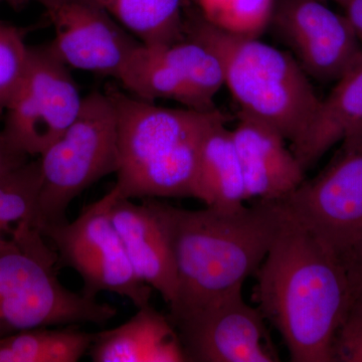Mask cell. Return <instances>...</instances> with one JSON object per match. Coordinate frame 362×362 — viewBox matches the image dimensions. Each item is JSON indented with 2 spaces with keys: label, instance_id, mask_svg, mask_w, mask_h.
<instances>
[{
  "label": "cell",
  "instance_id": "obj_22",
  "mask_svg": "<svg viewBox=\"0 0 362 362\" xmlns=\"http://www.w3.org/2000/svg\"><path fill=\"white\" fill-rule=\"evenodd\" d=\"M40 160L28 161L0 177V235L21 221L32 223L40 187Z\"/></svg>",
  "mask_w": 362,
  "mask_h": 362
},
{
  "label": "cell",
  "instance_id": "obj_28",
  "mask_svg": "<svg viewBox=\"0 0 362 362\" xmlns=\"http://www.w3.org/2000/svg\"><path fill=\"white\" fill-rule=\"evenodd\" d=\"M40 1V0H0V6L7 4V6L16 7V8H20L26 4H32V2L39 4Z\"/></svg>",
  "mask_w": 362,
  "mask_h": 362
},
{
  "label": "cell",
  "instance_id": "obj_1",
  "mask_svg": "<svg viewBox=\"0 0 362 362\" xmlns=\"http://www.w3.org/2000/svg\"><path fill=\"white\" fill-rule=\"evenodd\" d=\"M255 276V301L291 361L335 362V339L354 303L342 267L288 216Z\"/></svg>",
  "mask_w": 362,
  "mask_h": 362
},
{
  "label": "cell",
  "instance_id": "obj_11",
  "mask_svg": "<svg viewBox=\"0 0 362 362\" xmlns=\"http://www.w3.org/2000/svg\"><path fill=\"white\" fill-rule=\"evenodd\" d=\"M170 319L188 361H280L258 307L245 301L243 289Z\"/></svg>",
  "mask_w": 362,
  "mask_h": 362
},
{
  "label": "cell",
  "instance_id": "obj_25",
  "mask_svg": "<svg viewBox=\"0 0 362 362\" xmlns=\"http://www.w3.org/2000/svg\"><path fill=\"white\" fill-rule=\"evenodd\" d=\"M28 154L21 151L7 139L4 131L0 130V177L13 173L28 162Z\"/></svg>",
  "mask_w": 362,
  "mask_h": 362
},
{
  "label": "cell",
  "instance_id": "obj_24",
  "mask_svg": "<svg viewBox=\"0 0 362 362\" xmlns=\"http://www.w3.org/2000/svg\"><path fill=\"white\" fill-rule=\"evenodd\" d=\"M334 361L362 362V305L351 307L338 331Z\"/></svg>",
  "mask_w": 362,
  "mask_h": 362
},
{
  "label": "cell",
  "instance_id": "obj_2",
  "mask_svg": "<svg viewBox=\"0 0 362 362\" xmlns=\"http://www.w3.org/2000/svg\"><path fill=\"white\" fill-rule=\"evenodd\" d=\"M177 288L169 318L197 310L242 290L284 230L280 202L257 201L237 209H180L163 202Z\"/></svg>",
  "mask_w": 362,
  "mask_h": 362
},
{
  "label": "cell",
  "instance_id": "obj_21",
  "mask_svg": "<svg viewBox=\"0 0 362 362\" xmlns=\"http://www.w3.org/2000/svg\"><path fill=\"white\" fill-rule=\"evenodd\" d=\"M202 16L221 30L258 37L270 23L275 0H197Z\"/></svg>",
  "mask_w": 362,
  "mask_h": 362
},
{
  "label": "cell",
  "instance_id": "obj_29",
  "mask_svg": "<svg viewBox=\"0 0 362 362\" xmlns=\"http://www.w3.org/2000/svg\"><path fill=\"white\" fill-rule=\"evenodd\" d=\"M324 1H326V0H324ZM332 1H334V0H332Z\"/></svg>",
  "mask_w": 362,
  "mask_h": 362
},
{
  "label": "cell",
  "instance_id": "obj_5",
  "mask_svg": "<svg viewBox=\"0 0 362 362\" xmlns=\"http://www.w3.org/2000/svg\"><path fill=\"white\" fill-rule=\"evenodd\" d=\"M9 235H0V338L49 326H103L117 315L116 307L59 282L58 255L30 221Z\"/></svg>",
  "mask_w": 362,
  "mask_h": 362
},
{
  "label": "cell",
  "instance_id": "obj_3",
  "mask_svg": "<svg viewBox=\"0 0 362 362\" xmlns=\"http://www.w3.org/2000/svg\"><path fill=\"white\" fill-rule=\"evenodd\" d=\"M105 92L118 122V197L194 199L202 140L214 124L228 122L226 114L164 108L112 85Z\"/></svg>",
  "mask_w": 362,
  "mask_h": 362
},
{
  "label": "cell",
  "instance_id": "obj_8",
  "mask_svg": "<svg viewBox=\"0 0 362 362\" xmlns=\"http://www.w3.org/2000/svg\"><path fill=\"white\" fill-rule=\"evenodd\" d=\"M118 197L115 188L86 206L73 221L39 228L56 247L58 268H70L83 280L82 293L97 298L101 292L115 293L135 307L150 304L152 288L136 275L111 218Z\"/></svg>",
  "mask_w": 362,
  "mask_h": 362
},
{
  "label": "cell",
  "instance_id": "obj_7",
  "mask_svg": "<svg viewBox=\"0 0 362 362\" xmlns=\"http://www.w3.org/2000/svg\"><path fill=\"white\" fill-rule=\"evenodd\" d=\"M279 202L347 276L362 252V128L342 140L321 173Z\"/></svg>",
  "mask_w": 362,
  "mask_h": 362
},
{
  "label": "cell",
  "instance_id": "obj_9",
  "mask_svg": "<svg viewBox=\"0 0 362 362\" xmlns=\"http://www.w3.org/2000/svg\"><path fill=\"white\" fill-rule=\"evenodd\" d=\"M83 99L51 42L28 47L25 75L4 111V135L28 156H40L73 123Z\"/></svg>",
  "mask_w": 362,
  "mask_h": 362
},
{
  "label": "cell",
  "instance_id": "obj_26",
  "mask_svg": "<svg viewBox=\"0 0 362 362\" xmlns=\"http://www.w3.org/2000/svg\"><path fill=\"white\" fill-rule=\"evenodd\" d=\"M343 9V16L349 21L362 45V0H334Z\"/></svg>",
  "mask_w": 362,
  "mask_h": 362
},
{
  "label": "cell",
  "instance_id": "obj_20",
  "mask_svg": "<svg viewBox=\"0 0 362 362\" xmlns=\"http://www.w3.org/2000/svg\"><path fill=\"white\" fill-rule=\"evenodd\" d=\"M95 333L71 327H37L0 338V362H77L89 351Z\"/></svg>",
  "mask_w": 362,
  "mask_h": 362
},
{
  "label": "cell",
  "instance_id": "obj_4",
  "mask_svg": "<svg viewBox=\"0 0 362 362\" xmlns=\"http://www.w3.org/2000/svg\"><path fill=\"white\" fill-rule=\"evenodd\" d=\"M185 35L202 40L216 52L239 113L268 124L291 144L299 139L321 99L291 54L258 37L221 30L199 9L185 11Z\"/></svg>",
  "mask_w": 362,
  "mask_h": 362
},
{
  "label": "cell",
  "instance_id": "obj_23",
  "mask_svg": "<svg viewBox=\"0 0 362 362\" xmlns=\"http://www.w3.org/2000/svg\"><path fill=\"white\" fill-rule=\"evenodd\" d=\"M28 47L23 28L0 21V115L6 111L25 75Z\"/></svg>",
  "mask_w": 362,
  "mask_h": 362
},
{
  "label": "cell",
  "instance_id": "obj_13",
  "mask_svg": "<svg viewBox=\"0 0 362 362\" xmlns=\"http://www.w3.org/2000/svg\"><path fill=\"white\" fill-rule=\"evenodd\" d=\"M54 30L52 47L70 66L120 80L142 45L96 0H40Z\"/></svg>",
  "mask_w": 362,
  "mask_h": 362
},
{
  "label": "cell",
  "instance_id": "obj_17",
  "mask_svg": "<svg viewBox=\"0 0 362 362\" xmlns=\"http://www.w3.org/2000/svg\"><path fill=\"white\" fill-rule=\"evenodd\" d=\"M362 128V54L321 99L308 127L291 150L302 168L313 166L337 143Z\"/></svg>",
  "mask_w": 362,
  "mask_h": 362
},
{
  "label": "cell",
  "instance_id": "obj_15",
  "mask_svg": "<svg viewBox=\"0 0 362 362\" xmlns=\"http://www.w3.org/2000/svg\"><path fill=\"white\" fill-rule=\"evenodd\" d=\"M247 202H279L305 180V170L277 130L245 114L232 130Z\"/></svg>",
  "mask_w": 362,
  "mask_h": 362
},
{
  "label": "cell",
  "instance_id": "obj_16",
  "mask_svg": "<svg viewBox=\"0 0 362 362\" xmlns=\"http://www.w3.org/2000/svg\"><path fill=\"white\" fill-rule=\"evenodd\" d=\"M89 354L94 362L188 361L170 319L150 304L121 325L95 333Z\"/></svg>",
  "mask_w": 362,
  "mask_h": 362
},
{
  "label": "cell",
  "instance_id": "obj_12",
  "mask_svg": "<svg viewBox=\"0 0 362 362\" xmlns=\"http://www.w3.org/2000/svg\"><path fill=\"white\" fill-rule=\"evenodd\" d=\"M269 25L318 82H337L362 54L349 21L324 0H275Z\"/></svg>",
  "mask_w": 362,
  "mask_h": 362
},
{
  "label": "cell",
  "instance_id": "obj_14",
  "mask_svg": "<svg viewBox=\"0 0 362 362\" xmlns=\"http://www.w3.org/2000/svg\"><path fill=\"white\" fill-rule=\"evenodd\" d=\"M111 218L136 275L169 306L176 295L177 272L163 202L144 199L136 204L117 197Z\"/></svg>",
  "mask_w": 362,
  "mask_h": 362
},
{
  "label": "cell",
  "instance_id": "obj_27",
  "mask_svg": "<svg viewBox=\"0 0 362 362\" xmlns=\"http://www.w3.org/2000/svg\"><path fill=\"white\" fill-rule=\"evenodd\" d=\"M347 278H349L352 299H354L352 307L356 305H362V252L351 270L347 274Z\"/></svg>",
  "mask_w": 362,
  "mask_h": 362
},
{
  "label": "cell",
  "instance_id": "obj_18",
  "mask_svg": "<svg viewBox=\"0 0 362 362\" xmlns=\"http://www.w3.org/2000/svg\"><path fill=\"white\" fill-rule=\"evenodd\" d=\"M226 121L211 126L202 140L194 199L206 207L237 209L247 202L246 185L232 130Z\"/></svg>",
  "mask_w": 362,
  "mask_h": 362
},
{
  "label": "cell",
  "instance_id": "obj_6",
  "mask_svg": "<svg viewBox=\"0 0 362 362\" xmlns=\"http://www.w3.org/2000/svg\"><path fill=\"white\" fill-rule=\"evenodd\" d=\"M40 187L32 225L68 221L76 197L119 166L118 122L106 92L93 90L83 99L73 123L39 156Z\"/></svg>",
  "mask_w": 362,
  "mask_h": 362
},
{
  "label": "cell",
  "instance_id": "obj_10",
  "mask_svg": "<svg viewBox=\"0 0 362 362\" xmlns=\"http://www.w3.org/2000/svg\"><path fill=\"white\" fill-rule=\"evenodd\" d=\"M138 98L173 100L192 110L216 109L214 97L225 85L216 52L192 35L162 47L141 45L118 81Z\"/></svg>",
  "mask_w": 362,
  "mask_h": 362
},
{
  "label": "cell",
  "instance_id": "obj_19",
  "mask_svg": "<svg viewBox=\"0 0 362 362\" xmlns=\"http://www.w3.org/2000/svg\"><path fill=\"white\" fill-rule=\"evenodd\" d=\"M124 28L147 47L185 37L182 0H96Z\"/></svg>",
  "mask_w": 362,
  "mask_h": 362
}]
</instances>
